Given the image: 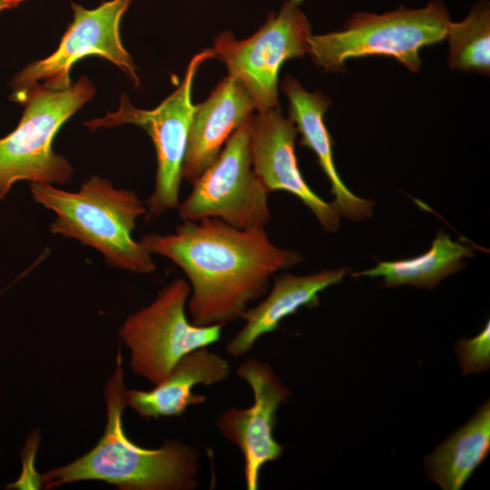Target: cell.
I'll return each instance as SVG.
<instances>
[{"label": "cell", "mask_w": 490, "mask_h": 490, "mask_svg": "<svg viewBox=\"0 0 490 490\" xmlns=\"http://www.w3.org/2000/svg\"><path fill=\"white\" fill-rule=\"evenodd\" d=\"M139 241L183 271L191 286V321L202 327L242 319L249 304L268 293L274 274L304 260L299 252L275 245L264 227L238 229L216 218L183 220L172 233Z\"/></svg>", "instance_id": "1"}, {"label": "cell", "mask_w": 490, "mask_h": 490, "mask_svg": "<svg viewBox=\"0 0 490 490\" xmlns=\"http://www.w3.org/2000/svg\"><path fill=\"white\" fill-rule=\"evenodd\" d=\"M107 424L97 445L87 454L43 475L45 488L80 480H102L125 490H194L198 486L199 452L180 440L159 448L132 442L122 426L127 406L122 351L105 387Z\"/></svg>", "instance_id": "2"}, {"label": "cell", "mask_w": 490, "mask_h": 490, "mask_svg": "<svg viewBox=\"0 0 490 490\" xmlns=\"http://www.w3.org/2000/svg\"><path fill=\"white\" fill-rule=\"evenodd\" d=\"M30 191L37 203L55 213L52 233L93 248L114 268L143 275L156 270L152 254L132 235L147 212L133 191L116 188L97 175L76 191L41 183H31Z\"/></svg>", "instance_id": "3"}, {"label": "cell", "mask_w": 490, "mask_h": 490, "mask_svg": "<svg viewBox=\"0 0 490 490\" xmlns=\"http://www.w3.org/2000/svg\"><path fill=\"white\" fill-rule=\"evenodd\" d=\"M95 93L86 76L64 90H52L36 83L10 97L24 105L17 126L0 138V200L21 181L61 185L74 173L70 162L56 153L53 142L64 123Z\"/></svg>", "instance_id": "4"}, {"label": "cell", "mask_w": 490, "mask_h": 490, "mask_svg": "<svg viewBox=\"0 0 490 490\" xmlns=\"http://www.w3.org/2000/svg\"><path fill=\"white\" fill-rule=\"evenodd\" d=\"M445 4L399 7L384 14L354 13L340 31L311 34L309 54L326 71L341 72L351 58L381 55L395 58L412 72L422 65L420 51L446 37L451 23Z\"/></svg>", "instance_id": "5"}, {"label": "cell", "mask_w": 490, "mask_h": 490, "mask_svg": "<svg viewBox=\"0 0 490 490\" xmlns=\"http://www.w3.org/2000/svg\"><path fill=\"white\" fill-rule=\"evenodd\" d=\"M215 57L212 49H205L190 61L180 85L158 106L151 110L134 107L122 93L116 111L84 122L91 131L134 124L151 137L157 160L153 191L145 201L148 219L177 209L182 165L195 105L191 102L193 80L200 66Z\"/></svg>", "instance_id": "6"}, {"label": "cell", "mask_w": 490, "mask_h": 490, "mask_svg": "<svg viewBox=\"0 0 490 490\" xmlns=\"http://www.w3.org/2000/svg\"><path fill=\"white\" fill-rule=\"evenodd\" d=\"M190 294L189 282L176 279L120 328V338L131 351L132 372L154 385L163 381L186 354L220 339L222 327L189 321L185 309Z\"/></svg>", "instance_id": "7"}, {"label": "cell", "mask_w": 490, "mask_h": 490, "mask_svg": "<svg viewBox=\"0 0 490 490\" xmlns=\"http://www.w3.org/2000/svg\"><path fill=\"white\" fill-rule=\"evenodd\" d=\"M251 117L236 129L216 160L192 183L188 197L179 203L182 220L216 218L238 229L269 224V193L252 168Z\"/></svg>", "instance_id": "8"}, {"label": "cell", "mask_w": 490, "mask_h": 490, "mask_svg": "<svg viewBox=\"0 0 490 490\" xmlns=\"http://www.w3.org/2000/svg\"><path fill=\"white\" fill-rule=\"evenodd\" d=\"M299 5L287 0L279 13L251 36L237 40L224 32L214 41L215 56L251 94L257 112L279 107L278 78L282 64L309 54L311 25Z\"/></svg>", "instance_id": "9"}, {"label": "cell", "mask_w": 490, "mask_h": 490, "mask_svg": "<svg viewBox=\"0 0 490 490\" xmlns=\"http://www.w3.org/2000/svg\"><path fill=\"white\" fill-rule=\"evenodd\" d=\"M130 3L131 0H110L94 9H86L72 3L74 19L57 49L44 59L32 62L13 77L10 97L24 93L36 83L55 91L67 89L72 85V66L92 55L113 63L138 86L137 67L120 35L121 20Z\"/></svg>", "instance_id": "10"}, {"label": "cell", "mask_w": 490, "mask_h": 490, "mask_svg": "<svg viewBox=\"0 0 490 490\" xmlns=\"http://www.w3.org/2000/svg\"><path fill=\"white\" fill-rule=\"evenodd\" d=\"M237 374L251 387L253 404L248 408L224 411L217 418L216 426L242 454L246 489L257 490L262 467L279 459L284 452L273 432L278 422L277 410L290 392L268 362L255 358L242 362Z\"/></svg>", "instance_id": "11"}, {"label": "cell", "mask_w": 490, "mask_h": 490, "mask_svg": "<svg viewBox=\"0 0 490 490\" xmlns=\"http://www.w3.org/2000/svg\"><path fill=\"white\" fill-rule=\"evenodd\" d=\"M296 125L279 107L258 112L250 121V143L253 171L270 194L283 191L299 198L316 216L326 231L339 226L333 204L319 197L305 181L295 153Z\"/></svg>", "instance_id": "12"}, {"label": "cell", "mask_w": 490, "mask_h": 490, "mask_svg": "<svg viewBox=\"0 0 490 490\" xmlns=\"http://www.w3.org/2000/svg\"><path fill=\"white\" fill-rule=\"evenodd\" d=\"M257 111L245 86L228 74L195 105L182 165V179L194 183L216 160L231 134Z\"/></svg>", "instance_id": "13"}, {"label": "cell", "mask_w": 490, "mask_h": 490, "mask_svg": "<svg viewBox=\"0 0 490 490\" xmlns=\"http://www.w3.org/2000/svg\"><path fill=\"white\" fill-rule=\"evenodd\" d=\"M289 103V118L301 134L300 144L309 148L330 182L332 201L339 216L360 220L371 217L373 202L354 194L338 175L334 162L333 141L324 122L330 100L320 92L310 93L287 76L281 84Z\"/></svg>", "instance_id": "14"}, {"label": "cell", "mask_w": 490, "mask_h": 490, "mask_svg": "<svg viewBox=\"0 0 490 490\" xmlns=\"http://www.w3.org/2000/svg\"><path fill=\"white\" fill-rule=\"evenodd\" d=\"M348 271V268L342 267L304 276L286 272L276 277L265 299L246 310L242 318L245 324L227 343V353L233 358L244 355L260 338L275 331L285 318L302 307H317L319 294L339 283Z\"/></svg>", "instance_id": "15"}, {"label": "cell", "mask_w": 490, "mask_h": 490, "mask_svg": "<svg viewBox=\"0 0 490 490\" xmlns=\"http://www.w3.org/2000/svg\"><path fill=\"white\" fill-rule=\"evenodd\" d=\"M228 360L207 347L197 348L182 357L170 375L150 390H126V401L144 418L180 416L191 405L206 400L203 395L192 393L197 385L211 386L230 375Z\"/></svg>", "instance_id": "16"}, {"label": "cell", "mask_w": 490, "mask_h": 490, "mask_svg": "<svg viewBox=\"0 0 490 490\" xmlns=\"http://www.w3.org/2000/svg\"><path fill=\"white\" fill-rule=\"evenodd\" d=\"M490 449V405L487 400L463 426L425 459L427 478L444 490H459Z\"/></svg>", "instance_id": "17"}, {"label": "cell", "mask_w": 490, "mask_h": 490, "mask_svg": "<svg viewBox=\"0 0 490 490\" xmlns=\"http://www.w3.org/2000/svg\"><path fill=\"white\" fill-rule=\"evenodd\" d=\"M472 255L469 247L440 231L425 253L411 259L379 261L376 267L353 276L381 277L386 287L411 285L431 289L444 278L460 270L465 266L464 260Z\"/></svg>", "instance_id": "18"}, {"label": "cell", "mask_w": 490, "mask_h": 490, "mask_svg": "<svg viewBox=\"0 0 490 490\" xmlns=\"http://www.w3.org/2000/svg\"><path fill=\"white\" fill-rule=\"evenodd\" d=\"M448 39V64L451 69L490 73V6L486 1L475 4L462 21L451 22Z\"/></svg>", "instance_id": "19"}, {"label": "cell", "mask_w": 490, "mask_h": 490, "mask_svg": "<svg viewBox=\"0 0 490 490\" xmlns=\"http://www.w3.org/2000/svg\"><path fill=\"white\" fill-rule=\"evenodd\" d=\"M456 357L464 374H479L490 367L489 321L473 338H462L456 343Z\"/></svg>", "instance_id": "20"}, {"label": "cell", "mask_w": 490, "mask_h": 490, "mask_svg": "<svg viewBox=\"0 0 490 490\" xmlns=\"http://www.w3.org/2000/svg\"><path fill=\"white\" fill-rule=\"evenodd\" d=\"M24 1L25 0H0V13L6 9L15 8Z\"/></svg>", "instance_id": "21"}, {"label": "cell", "mask_w": 490, "mask_h": 490, "mask_svg": "<svg viewBox=\"0 0 490 490\" xmlns=\"http://www.w3.org/2000/svg\"><path fill=\"white\" fill-rule=\"evenodd\" d=\"M298 5H300L302 3L303 0H290Z\"/></svg>", "instance_id": "22"}]
</instances>
